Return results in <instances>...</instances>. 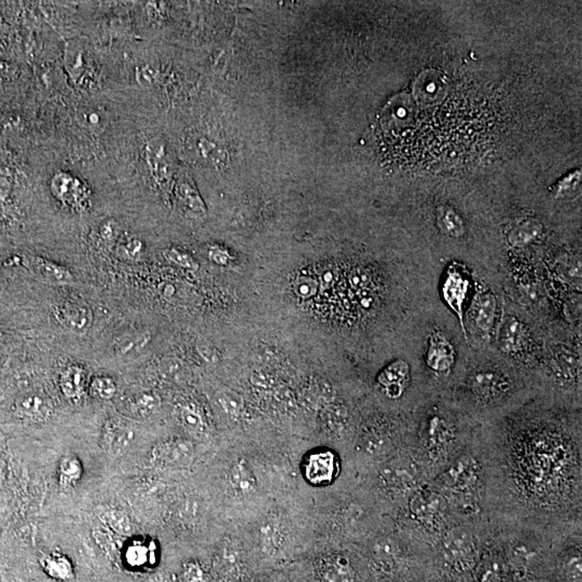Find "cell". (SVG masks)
Masks as SVG:
<instances>
[{
	"instance_id": "cb8c5ba5",
	"label": "cell",
	"mask_w": 582,
	"mask_h": 582,
	"mask_svg": "<svg viewBox=\"0 0 582 582\" xmlns=\"http://www.w3.org/2000/svg\"><path fill=\"white\" fill-rule=\"evenodd\" d=\"M161 407V398L155 393H143L131 403V410L135 415L148 417Z\"/></svg>"
},
{
	"instance_id": "d6a6232c",
	"label": "cell",
	"mask_w": 582,
	"mask_h": 582,
	"mask_svg": "<svg viewBox=\"0 0 582 582\" xmlns=\"http://www.w3.org/2000/svg\"><path fill=\"white\" fill-rule=\"evenodd\" d=\"M150 340V335L146 333H133L131 335H123L116 342V352L119 355H128L130 352L143 348Z\"/></svg>"
},
{
	"instance_id": "1f68e13d",
	"label": "cell",
	"mask_w": 582,
	"mask_h": 582,
	"mask_svg": "<svg viewBox=\"0 0 582 582\" xmlns=\"http://www.w3.org/2000/svg\"><path fill=\"white\" fill-rule=\"evenodd\" d=\"M47 573L57 579L67 580L71 579L73 576L71 563L66 557H61L59 554L51 555L46 559Z\"/></svg>"
},
{
	"instance_id": "30bf717a",
	"label": "cell",
	"mask_w": 582,
	"mask_h": 582,
	"mask_svg": "<svg viewBox=\"0 0 582 582\" xmlns=\"http://www.w3.org/2000/svg\"><path fill=\"white\" fill-rule=\"evenodd\" d=\"M217 571L227 582H239L243 575L244 557L239 545L231 539L225 540L219 549L216 559Z\"/></svg>"
},
{
	"instance_id": "7a4b0ae2",
	"label": "cell",
	"mask_w": 582,
	"mask_h": 582,
	"mask_svg": "<svg viewBox=\"0 0 582 582\" xmlns=\"http://www.w3.org/2000/svg\"><path fill=\"white\" fill-rule=\"evenodd\" d=\"M456 412L452 405H432L405 430V448L421 465L428 482L462 454L479 428Z\"/></svg>"
},
{
	"instance_id": "7bdbcfd3",
	"label": "cell",
	"mask_w": 582,
	"mask_h": 582,
	"mask_svg": "<svg viewBox=\"0 0 582 582\" xmlns=\"http://www.w3.org/2000/svg\"><path fill=\"white\" fill-rule=\"evenodd\" d=\"M198 350L201 356L205 358L207 362H214L216 360V352H215L214 348L202 344V345H198Z\"/></svg>"
},
{
	"instance_id": "836d02e7",
	"label": "cell",
	"mask_w": 582,
	"mask_h": 582,
	"mask_svg": "<svg viewBox=\"0 0 582 582\" xmlns=\"http://www.w3.org/2000/svg\"><path fill=\"white\" fill-rule=\"evenodd\" d=\"M164 257L167 261L172 262V263L176 264V266H180V268H186V270H189V271H198V262L189 255V254L184 253V251H179V249H176V248H170V249H166L164 251Z\"/></svg>"
},
{
	"instance_id": "60d3db41",
	"label": "cell",
	"mask_w": 582,
	"mask_h": 582,
	"mask_svg": "<svg viewBox=\"0 0 582 582\" xmlns=\"http://www.w3.org/2000/svg\"><path fill=\"white\" fill-rule=\"evenodd\" d=\"M153 71L148 66L139 67L136 69V79L139 85L147 87L153 82Z\"/></svg>"
},
{
	"instance_id": "44dd1931",
	"label": "cell",
	"mask_w": 582,
	"mask_h": 582,
	"mask_svg": "<svg viewBox=\"0 0 582 582\" xmlns=\"http://www.w3.org/2000/svg\"><path fill=\"white\" fill-rule=\"evenodd\" d=\"M526 333L523 325L513 317L504 323L501 333V348L507 352H516L525 344Z\"/></svg>"
},
{
	"instance_id": "d4e9b609",
	"label": "cell",
	"mask_w": 582,
	"mask_h": 582,
	"mask_svg": "<svg viewBox=\"0 0 582 582\" xmlns=\"http://www.w3.org/2000/svg\"><path fill=\"white\" fill-rule=\"evenodd\" d=\"M102 520L105 522L106 525L117 534L130 536L134 533V526H133L130 518L124 512L120 511V510H108L102 516Z\"/></svg>"
},
{
	"instance_id": "7c38bea8",
	"label": "cell",
	"mask_w": 582,
	"mask_h": 582,
	"mask_svg": "<svg viewBox=\"0 0 582 582\" xmlns=\"http://www.w3.org/2000/svg\"><path fill=\"white\" fill-rule=\"evenodd\" d=\"M409 379V366L403 360H397L379 374L378 383L389 399L398 400L405 395Z\"/></svg>"
},
{
	"instance_id": "d590c367",
	"label": "cell",
	"mask_w": 582,
	"mask_h": 582,
	"mask_svg": "<svg viewBox=\"0 0 582 582\" xmlns=\"http://www.w3.org/2000/svg\"><path fill=\"white\" fill-rule=\"evenodd\" d=\"M218 403L225 413L230 415H239L243 408V400L241 397L233 391L221 393L218 397Z\"/></svg>"
},
{
	"instance_id": "ab89813d",
	"label": "cell",
	"mask_w": 582,
	"mask_h": 582,
	"mask_svg": "<svg viewBox=\"0 0 582 582\" xmlns=\"http://www.w3.org/2000/svg\"><path fill=\"white\" fill-rule=\"evenodd\" d=\"M208 255H210V260H212L213 262L220 264V266H227L229 261H230L229 254L217 247L210 248Z\"/></svg>"
},
{
	"instance_id": "d6986e66",
	"label": "cell",
	"mask_w": 582,
	"mask_h": 582,
	"mask_svg": "<svg viewBox=\"0 0 582 582\" xmlns=\"http://www.w3.org/2000/svg\"><path fill=\"white\" fill-rule=\"evenodd\" d=\"M32 266L35 271L48 282L57 285H71L75 283L73 272L66 266L40 257L32 258Z\"/></svg>"
},
{
	"instance_id": "ba28073f",
	"label": "cell",
	"mask_w": 582,
	"mask_h": 582,
	"mask_svg": "<svg viewBox=\"0 0 582 582\" xmlns=\"http://www.w3.org/2000/svg\"><path fill=\"white\" fill-rule=\"evenodd\" d=\"M135 438L136 434L130 423L122 420L110 419L102 428V449L112 456H121L132 448Z\"/></svg>"
},
{
	"instance_id": "7402d4cb",
	"label": "cell",
	"mask_w": 582,
	"mask_h": 582,
	"mask_svg": "<svg viewBox=\"0 0 582 582\" xmlns=\"http://www.w3.org/2000/svg\"><path fill=\"white\" fill-rule=\"evenodd\" d=\"M260 542L266 552H276L284 542L283 528L280 522L276 520H268L263 523L260 530Z\"/></svg>"
},
{
	"instance_id": "8fae6325",
	"label": "cell",
	"mask_w": 582,
	"mask_h": 582,
	"mask_svg": "<svg viewBox=\"0 0 582 582\" xmlns=\"http://www.w3.org/2000/svg\"><path fill=\"white\" fill-rule=\"evenodd\" d=\"M338 458L330 451H319L311 454L305 464V475L313 485H328L337 475Z\"/></svg>"
},
{
	"instance_id": "4dcf8cb0",
	"label": "cell",
	"mask_w": 582,
	"mask_h": 582,
	"mask_svg": "<svg viewBox=\"0 0 582 582\" xmlns=\"http://www.w3.org/2000/svg\"><path fill=\"white\" fill-rule=\"evenodd\" d=\"M143 253V242L136 237L121 239L117 246V254L126 261L135 262L141 259Z\"/></svg>"
},
{
	"instance_id": "5bb4252c",
	"label": "cell",
	"mask_w": 582,
	"mask_h": 582,
	"mask_svg": "<svg viewBox=\"0 0 582 582\" xmlns=\"http://www.w3.org/2000/svg\"><path fill=\"white\" fill-rule=\"evenodd\" d=\"M469 280L458 270H450L444 285V295L451 309L456 313L463 323L465 299L468 294Z\"/></svg>"
},
{
	"instance_id": "277c9868",
	"label": "cell",
	"mask_w": 582,
	"mask_h": 582,
	"mask_svg": "<svg viewBox=\"0 0 582 582\" xmlns=\"http://www.w3.org/2000/svg\"><path fill=\"white\" fill-rule=\"evenodd\" d=\"M379 487L391 496V501L398 507L397 513L405 507L410 496L428 483L421 465L414 460L407 449L385 461L378 475Z\"/></svg>"
},
{
	"instance_id": "74e56055",
	"label": "cell",
	"mask_w": 582,
	"mask_h": 582,
	"mask_svg": "<svg viewBox=\"0 0 582 582\" xmlns=\"http://www.w3.org/2000/svg\"><path fill=\"white\" fill-rule=\"evenodd\" d=\"M205 571L198 563H189L184 569V579L186 582H205Z\"/></svg>"
},
{
	"instance_id": "6da1fadb",
	"label": "cell",
	"mask_w": 582,
	"mask_h": 582,
	"mask_svg": "<svg viewBox=\"0 0 582 582\" xmlns=\"http://www.w3.org/2000/svg\"><path fill=\"white\" fill-rule=\"evenodd\" d=\"M494 528H530L557 536L581 532V429L477 428Z\"/></svg>"
},
{
	"instance_id": "8d00e7d4",
	"label": "cell",
	"mask_w": 582,
	"mask_h": 582,
	"mask_svg": "<svg viewBox=\"0 0 582 582\" xmlns=\"http://www.w3.org/2000/svg\"><path fill=\"white\" fill-rule=\"evenodd\" d=\"M149 548L141 542L132 545L129 547L126 551V559H128L129 564L132 566H141L145 564L148 561Z\"/></svg>"
},
{
	"instance_id": "9a60e30c",
	"label": "cell",
	"mask_w": 582,
	"mask_h": 582,
	"mask_svg": "<svg viewBox=\"0 0 582 582\" xmlns=\"http://www.w3.org/2000/svg\"><path fill=\"white\" fill-rule=\"evenodd\" d=\"M55 198L71 206L81 204L85 198V188L82 182L67 173H57L51 182Z\"/></svg>"
},
{
	"instance_id": "f35d334b",
	"label": "cell",
	"mask_w": 582,
	"mask_h": 582,
	"mask_svg": "<svg viewBox=\"0 0 582 582\" xmlns=\"http://www.w3.org/2000/svg\"><path fill=\"white\" fill-rule=\"evenodd\" d=\"M100 239L106 243L114 241L118 237V225L114 221H107L100 227Z\"/></svg>"
},
{
	"instance_id": "ee69618b",
	"label": "cell",
	"mask_w": 582,
	"mask_h": 582,
	"mask_svg": "<svg viewBox=\"0 0 582 582\" xmlns=\"http://www.w3.org/2000/svg\"><path fill=\"white\" fill-rule=\"evenodd\" d=\"M8 582H16V581L14 579H10L9 581H8Z\"/></svg>"
},
{
	"instance_id": "f1b7e54d",
	"label": "cell",
	"mask_w": 582,
	"mask_h": 582,
	"mask_svg": "<svg viewBox=\"0 0 582 582\" xmlns=\"http://www.w3.org/2000/svg\"><path fill=\"white\" fill-rule=\"evenodd\" d=\"M540 227L536 222L528 221L514 227L509 234V241L512 245L523 246L530 243L538 237Z\"/></svg>"
},
{
	"instance_id": "8992f818",
	"label": "cell",
	"mask_w": 582,
	"mask_h": 582,
	"mask_svg": "<svg viewBox=\"0 0 582 582\" xmlns=\"http://www.w3.org/2000/svg\"><path fill=\"white\" fill-rule=\"evenodd\" d=\"M54 315L61 326L76 333L87 332L93 325V311L83 299H64L55 305Z\"/></svg>"
},
{
	"instance_id": "ac0fdd59",
	"label": "cell",
	"mask_w": 582,
	"mask_h": 582,
	"mask_svg": "<svg viewBox=\"0 0 582 582\" xmlns=\"http://www.w3.org/2000/svg\"><path fill=\"white\" fill-rule=\"evenodd\" d=\"M16 412L20 417L30 421H46L52 412L50 401L40 395H28L16 403Z\"/></svg>"
},
{
	"instance_id": "ffe728a7",
	"label": "cell",
	"mask_w": 582,
	"mask_h": 582,
	"mask_svg": "<svg viewBox=\"0 0 582 582\" xmlns=\"http://www.w3.org/2000/svg\"><path fill=\"white\" fill-rule=\"evenodd\" d=\"M233 489L239 495H251L257 489V481L253 471L243 460L232 465L229 473Z\"/></svg>"
},
{
	"instance_id": "603a6c76",
	"label": "cell",
	"mask_w": 582,
	"mask_h": 582,
	"mask_svg": "<svg viewBox=\"0 0 582 582\" xmlns=\"http://www.w3.org/2000/svg\"><path fill=\"white\" fill-rule=\"evenodd\" d=\"M82 475L80 461L75 456H65L59 463V481L64 487H73Z\"/></svg>"
},
{
	"instance_id": "e575fe53",
	"label": "cell",
	"mask_w": 582,
	"mask_h": 582,
	"mask_svg": "<svg viewBox=\"0 0 582 582\" xmlns=\"http://www.w3.org/2000/svg\"><path fill=\"white\" fill-rule=\"evenodd\" d=\"M295 292L302 299L314 297L319 290V282L311 276H300L295 283Z\"/></svg>"
},
{
	"instance_id": "52a82bcc",
	"label": "cell",
	"mask_w": 582,
	"mask_h": 582,
	"mask_svg": "<svg viewBox=\"0 0 582 582\" xmlns=\"http://www.w3.org/2000/svg\"><path fill=\"white\" fill-rule=\"evenodd\" d=\"M194 446L182 438L161 442L153 448V462L166 468H186L194 460Z\"/></svg>"
},
{
	"instance_id": "9c48e42d",
	"label": "cell",
	"mask_w": 582,
	"mask_h": 582,
	"mask_svg": "<svg viewBox=\"0 0 582 582\" xmlns=\"http://www.w3.org/2000/svg\"><path fill=\"white\" fill-rule=\"evenodd\" d=\"M456 354L452 343L441 332H434L430 337L426 362L428 368L439 376H449L454 368Z\"/></svg>"
},
{
	"instance_id": "5b68a950",
	"label": "cell",
	"mask_w": 582,
	"mask_h": 582,
	"mask_svg": "<svg viewBox=\"0 0 582 582\" xmlns=\"http://www.w3.org/2000/svg\"><path fill=\"white\" fill-rule=\"evenodd\" d=\"M465 389L473 405L485 411L505 405L514 396L516 385L503 373L479 370L465 381Z\"/></svg>"
},
{
	"instance_id": "3957f363",
	"label": "cell",
	"mask_w": 582,
	"mask_h": 582,
	"mask_svg": "<svg viewBox=\"0 0 582 582\" xmlns=\"http://www.w3.org/2000/svg\"><path fill=\"white\" fill-rule=\"evenodd\" d=\"M398 516L399 525L411 530L432 546L456 522L446 498L429 483L410 496Z\"/></svg>"
},
{
	"instance_id": "b9f144b4",
	"label": "cell",
	"mask_w": 582,
	"mask_h": 582,
	"mask_svg": "<svg viewBox=\"0 0 582 582\" xmlns=\"http://www.w3.org/2000/svg\"><path fill=\"white\" fill-rule=\"evenodd\" d=\"M182 196H184V200L186 201L188 205L190 207H192L194 210H202L203 205L202 202H201L200 198H198V194H194L191 191H190L186 186H182Z\"/></svg>"
},
{
	"instance_id": "4fadbf2b",
	"label": "cell",
	"mask_w": 582,
	"mask_h": 582,
	"mask_svg": "<svg viewBox=\"0 0 582 582\" xmlns=\"http://www.w3.org/2000/svg\"><path fill=\"white\" fill-rule=\"evenodd\" d=\"M497 317V303L489 291H479L471 309V319L479 331L489 333Z\"/></svg>"
},
{
	"instance_id": "e0dca14e",
	"label": "cell",
	"mask_w": 582,
	"mask_h": 582,
	"mask_svg": "<svg viewBox=\"0 0 582 582\" xmlns=\"http://www.w3.org/2000/svg\"><path fill=\"white\" fill-rule=\"evenodd\" d=\"M59 387L66 398L71 400L81 398L87 388V372L85 368L77 364L67 367L61 372Z\"/></svg>"
},
{
	"instance_id": "83f0119b",
	"label": "cell",
	"mask_w": 582,
	"mask_h": 582,
	"mask_svg": "<svg viewBox=\"0 0 582 582\" xmlns=\"http://www.w3.org/2000/svg\"><path fill=\"white\" fill-rule=\"evenodd\" d=\"M438 221L442 231L451 237H458L464 233L462 218L451 208H441L438 214Z\"/></svg>"
},
{
	"instance_id": "f546056e",
	"label": "cell",
	"mask_w": 582,
	"mask_h": 582,
	"mask_svg": "<svg viewBox=\"0 0 582 582\" xmlns=\"http://www.w3.org/2000/svg\"><path fill=\"white\" fill-rule=\"evenodd\" d=\"M89 387L92 396L100 400H110L117 393L116 382L109 376H95Z\"/></svg>"
},
{
	"instance_id": "4316f807",
	"label": "cell",
	"mask_w": 582,
	"mask_h": 582,
	"mask_svg": "<svg viewBox=\"0 0 582 582\" xmlns=\"http://www.w3.org/2000/svg\"><path fill=\"white\" fill-rule=\"evenodd\" d=\"M65 64H66L67 71L75 80H77L83 73V69H85L83 48L77 42L67 44L66 52H65Z\"/></svg>"
},
{
	"instance_id": "2e32d148",
	"label": "cell",
	"mask_w": 582,
	"mask_h": 582,
	"mask_svg": "<svg viewBox=\"0 0 582 582\" xmlns=\"http://www.w3.org/2000/svg\"><path fill=\"white\" fill-rule=\"evenodd\" d=\"M321 582H356L355 569L348 559L342 557H331L321 563L319 569Z\"/></svg>"
},
{
	"instance_id": "484cf974",
	"label": "cell",
	"mask_w": 582,
	"mask_h": 582,
	"mask_svg": "<svg viewBox=\"0 0 582 582\" xmlns=\"http://www.w3.org/2000/svg\"><path fill=\"white\" fill-rule=\"evenodd\" d=\"M180 420L186 432L196 436H203L206 429L201 412L194 405H186L180 411Z\"/></svg>"
}]
</instances>
